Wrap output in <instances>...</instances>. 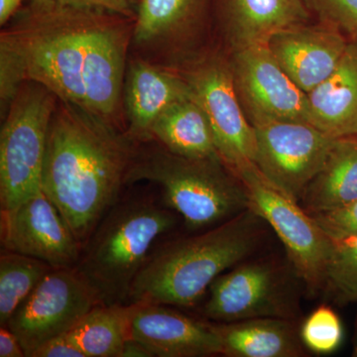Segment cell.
Segmentation results:
<instances>
[{
    "instance_id": "obj_18",
    "label": "cell",
    "mask_w": 357,
    "mask_h": 357,
    "mask_svg": "<svg viewBox=\"0 0 357 357\" xmlns=\"http://www.w3.org/2000/svg\"><path fill=\"white\" fill-rule=\"evenodd\" d=\"M309 121L332 138L357 136V40L331 76L307 93Z\"/></svg>"
},
{
    "instance_id": "obj_30",
    "label": "cell",
    "mask_w": 357,
    "mask_h": 357,
    "mask_svg": "<svg viewBox=\"0 0 357 357\" xmlns=\"http://www.w3.org/2000/svg\"><path fill=\"white\" fill-rule=\"evenodd\" d=\"M32 357H84V354L64 335L47 342Z\"/></svg>"
},
{
    "instance_id": "obj_21",
    "label": "cell",
    "mask_w": 357,
    "mask_h": 357,
    "mask_svg": "<svg viewBox=\"0 0 357 357\" xmlns=\"http://www.w3.org/2000/svg\"><path fill=\"white\" fill-rule=\"evenodd\" d=\"M151 136L178 156L220 159L210 122L195 96L170 105L155 122Z\"/></svg>"
},
{
    "instance_id": "obj_27",
    "label": "cell",
    "mask_w": 357,
    "mask_h": 357,
    "mask_svg": "<svg viewBox=\"0 0 357 357\" xmlns=\"http://www.w3.org/2000/svg\"><path fill=\"white\" fill-rule=\"evenodd\" d=\"M323 22L335 26L349 39L357 40V0H304Z\"/></svg>"
},
{
    "instance_id": "obj_29",
    "label": "cell",
    "mask_w": 357,
    "mask_h": 357,
    "mask_svg": "<svg viewBox=\"0 0 357 357\" xmlns=\"http://www.w3.org/2000/svg\"><path fill=\"white\" fill-rule=\"evenodd\" d=\"M45 1L55 2L63 6L103 9V10L121 14L126 17L135 20L136 13L133 7L138 0H45Z\"/></svg>"
},
{
    "instance_id": "obj_24",
    "label": "cell",
    "mask_w": 357,
    "mask_h": 357,
    "mask_svg": "<svg viewBox=\"0 0 357 357\" xmlns=\"http://www.w3.org/2000/svg\"><path fill=\"white\" fill-rule=\"evenodd\" d=\"M52 269L36 258L4 250L0 256V325L6 326L18 307Z\"/></svg>"
},
{
    "instance_id": "obj_33",
    "label": "cell",
    "mask_w": 357,
    "mask_h": 357,
    "mask_svg": "<svg viewBox=\"0 0 357 357\" xmlns=\"http://www.w3.org/2000/svg\"><path fill=\"white\" fill-rule=\"evenodd\" d=\"M121 357H153L144 345L132 337H128L124 344Z\"/></svg>"
},
{
    "instance_id": "obj_3",
    "label": "cell",
    "mask_w": 357,
    "mask_h": 357,
    "mask_svg": "<svg viewBox=\"0 0 357 357\" xmlns=\"http://www.w3.org/2000/svg\"><path fill=\"white\" fill-rule=\"evenodd\" d=\"M261 222L248 208L203 234L154 246L133 282L129 304L196 306L218 276L255 250Z\"/></svg>"
},
{
    "instance_id": "obj_28",
    "label": "cell",
    "mask_w": 357,
    "mask_h": 357,
    "mask_svg": "<svg viewBox=\"0 0 357 357\" xmlns=\"http://www.w3.org/2000/svg\"><path fill=\"white\" fill-rule=\"evenodd\" d=\"M312 215L331 241L357 236V199L342 208Z\"/></svg>"
},
{
    "instance_id": "obj_25",
    "label": "cell",
    "mask_w": 357,
    "mask_h": 357,
    "mask_svg": "<svg viewBox=\"0 0 357 357\" xmlns=\"http://www.w3.org/2000/svg\"><path fill=\"white\" fill-rule=\"evenodd\" d=\"M324 287L340 304H357V236L332 241Z\"/></svg>"
},
{
    "instance_id": "obj_6",
    "label": "cell",
    "mask_w": 357,
    "mask_h": 357,
    "mask_svg": "<svg viewBox=\"0 0 357 357\" xmlns=\"http://www.w3.org/2000/svg\"><path fill=\"white\" fill-rule=\"evenodd\" d=\"M41 84H23L0 132V204L13 211L42 190L47 139L57 100Z\"/></svg>"
},
{
    "instance_id": "obj_10",
    "label": "cell",
    "mask_w": 357,
    "mask_h": 357,
    "mask_svg": "<svg viewBox=\"0 0 357 357\" xmlns=\"http://www.w3.org/2000/svg\"><path fill=\"white\" fill-rule=\"evenodd\" d=\"M203 314L215 323L256 318L293 319L297 303L285 273L273 263H238L208 289Z\"/></svg>"
},
{
    "instance_id": "obj_22",
    "label": "cell",
    "mask_w": 357,
    "mask_h": 357,
    "mask_svg": "<svg viewBox=\"0 0 357 357\" xmlns=\"http://www.w3.org/2000/svg\"><path fill=\"white\" fill-rule=\"evenodd\" d=\"M206 4V0H139L132 41L154 50L177 43L198 24Z\"/></svg>"
},
{
    "instance_id": "obj_4",
    "label": "cell",
    "mask_w": 357,
    "mask_h": 357,
    "mask_svg": "<svg viewBox=\"0 0 357 357\" xmlns=\"http://www.w3.org/2000/svg\"><path fill=\"white\" fill-rule=\"evenodd\" d=\"M176 215L152 199H119L82 248L76 266L102 305L129 304L136 276Z\"/></svg>"
},
{
    "instance_id": "obj_8",
    "label": "cell",
    "mask_w": 357,
    "mask_h": 357,
    "mask_svg": "<svg viewBox=\"0 0 357 357\" xmlns=\"http://www.w3.org/2000/svg\"><path fill=\"white\" fill-rule=\"evenodd\" d=\"M182 76L208 117L225 166L234 173L255 164V129L237 95L229 60L218 54L204 56Z\"/></svg>"
},
{
    "instance_id": "obj_13",
    "label": "cell",
    "mask_w": 357,
    "mask_h": 357,
    "mask_svg": "<svg viewBox=\"0 0 357 357\" xmlns=\"http://www.w3.org/2000/svg\"><path fill=\"white\" fill-rule=\"evenodd\" d=\"M1 238L6 250L36 258L52 268L76 267L83 248L43 190L1 213Z\"/></svg>"
},
{
    "instance_id": "obj_7",
    "label": "cell",
    "mask_w": 357,
    "mask_h": 357,
    "mask_svg": "<svg viewBox=\"0 0 357 357\" xmlns=\"http://www.w3.org/2000/svg\"><path fill=\"white\" fill-rule=\"evenodd\" d=\"M243 183L248 208L276 232L294 271L312 293L324 287L332 241L299 202L277 189L255 164L234 173Z\"/></svg>"
},
{
    "instance_id": "obj_16",
    "label": "cell",
    "mask_w": 357,
    "mask_h": 357,
    "mask_svg": "<svg viewBox=\"0 0 357 357\" xmlns=\"http://www.w3.org/2000/svg\"><path fill=\"white\" fill-rule=\"evenodd\" d=\"M192 96L191 86L182 75L147 61H133L124 83L128 137L134 142L152 139V128L160 115L173 103Z\"/></svg>"
},
{
    "instance_id": "obj_1",
    "label": "cell",
    "mask_w": 357,
    "mask_h": 357,
    "mask_svg": "<svg viewBox=\"0 0 357 357\" xmlns=\"http://www.w3.org/2000/svg\"><path fill=\"white\" fill-rule=\"evenodd\" d=\"M134 18L32 0L0 35V79L41 84L61 102L117 128Z\"/></svg>"
},
{
    "instance_id": "obj_17",
    "label": "cell",
    "mask_w": 357,
    "mask_h": 357,
    "mask_svg": "<svg viewBox=\"0 0 357 357\" xmlns=\"http://www.w3.org/2000/svg\"><path fill=\"white\" fill-rule=\"evenodd\" d=\"M225 34L231 51L268 40L291 26L307 23L304 0H220Z\"/></svg>"
},
{
    "instance_id": "obj_19",
    "label": "cell",
    "mask_w": 357,
    "mask_h": 357,
    "mask_svg": "<svg viewBox=\"0 0 357 357\" xmlns=\"http://www.w3.org/2000/svg\"><path fill=\"white\" fill-rule=\"evenodd\" d=\"M222 354L227 357H301L306 356L300 330L293 319L256 318L213 323Z\"/></svg>"
},
{
    "instance_id": "obj_11",
    "label": "cell",
    "mask_w": 357,
    "mask_h": 357,
    "mask_svg": "<svg viewBox=\"0 0 357 357\" xmlns=\"http://www.w3.org/2000/svg\"><path fill=\"white\" fill-rule=\"evenodd\" d=\"M255 166L277 189L299 202L325 163L335 138L303 121L255 126Z\"/></svg>"
},
{
    "instance_id": "obj_32",
    "label": "cell",
    "mask_w": 357,
    "mask_h": 357,
    "mask_svg": "<svg viewBox=\"0 0 357 357\" xmlns=\"http://www.w3.org/2000/svg\"><path fill=\"white\" fill-rule=\"evenodd\" d=\"M24 0H0V24L6 25L11 17L20 13V7Z\"/></svg>"
},
{
    "instance_id": "obj_2",
    "label": "cell",
    "mask_w": 357,
    "mask_h": 357,
    "mask_svg": "<svg viewBox=\"0 0 357 357\" xmlns=\"http://www.w3.org/2000/svg\"><path fill=\"white\" fill-rule=\"evenodd\" d=\"M61 102L49 128L42 190L84 245L121 199L137 150L116 126Z\"/></svg>"
},
{
    "instance_id": "obj_15",
    "label": "cell",
    "mask_w": 357,
    "mask_h": 357,
    "mask_svg": "<svg viewBox=\"0 0 357 357\" xmlns=\"http://www.w3.org/2000/svg\"><path fill=\"white\" fill-rule=\"evenodd\" d=\"M129 337L157 357H204L222 354L213 324L202 323L170 306L131 304Z\"/></svg>"
},
{
    "instance_id": "obj_12",
    "label": "cell",
    "mask_w": 357,
    "mask_h": 357,
    "mask_svg": "<svg viewBox=\"0 0 357 357\" xmlns=\"http://www.w3.org/2000/svg\"><path fill=\"white\" fill-rule=\"evenodd\" d=\"M237 95L253 126L279 121L309 122V100L282 69L267 44L231 51L229 59Z\"/></svg>"
},
{
    "instance_id": "obj_14",
    "label": "cell",
    "mask_w": 357,
    "mask_h": 357,
    "mask_svg": "<svg viewBox=\"0 0 357 357\" xmlns=\"http://www.w3.org/2000/svg\"><path fill=\"white\" fill-rule=\"evenodd\" d=\"M349 44V38L335 26H291L275 33L268 48L282 69L304 93H311L335 70Z\"/></svg>"
},
{
    "instance_id": "obj_26",
    "label": "cell",
    "mask_w": 357,
    "mask_h": 357,
    "mask_svg": "<svg viewBox=\"0 0 357 357\" xmlns=\"http://www.w3.org/2000/svg\"><path fill=\"white\" fill-rule=\"evenodd\" d=\"M305 347L317 354L337 351L344 340L342 321L332 307L321 305L305 319L300 328Z\"/></svg>"
},
{
    "instance_id": "obj_23",
    "label": "cell",
    "mask_w": 357,
    "mask_h": 357,
    "mask_svg": "<svg viewBox=\"0 0 357 357\" xmlns=\"http://www.w3.org/2000/svg\"><path fill=\"white\" fill-rule=\"evenodd\" d=\"M131 304L98 305L89 311L68 337L84 357H121L129 337Z\"/></svg>"
},
{
    "instance_id": "obj_20",
    "label": "cell",
    "mask_w": 357,
    "mask_h": 357,
    "mask_svg": "<svg viewBox=\"0 0 357 357\" xmlns=\"http://www.w3.org/2000/svg\"><path fill=\"white\" fill-rule=\"evenodd\" d=\"M357 199V136L335 138L325 163L299 204L310 215L342 208Z\"/></svg>"
},
{
    "instance_id": "obj_9",
    "label": "cell",
    "mask_w": 357,
    "mask_h": 357,
    "mask_svg": "<svg viewBox=\"0 0 357 357\" xmlns=\"http://www.w3.org/2000/svg\"><path fill=\"white\" fill-rule=\"evenodd\" d=\"M102 305L98 294L74 268H52L7 323L25 356L67 335L89 311Z\"/></svg>"
},
{
    "instance_id": "obj_31",
    "label": "cell",
    "mask_w": 357,
    "mask_h": 357,
    "mask_svg": "<svg viewBox=\"0 0 357 357\" xmlns=\"http://www.w3.org/2000/svg\"><path fill=\"white\" fill-rule=\"evenodd\" d=\"M25 352L15 333L7 328H0V357H24Z\"/></svg>"
},
{
    "instance_id": "obj_5",
    "label": "cell",
    "mask_w": 357,
    "mask_h": 357,
    "mask_svg": "<svg viewBox=\"0 0 357 357\" xmlns=\"http://www.w3.org/2000/svg\"><path fill=\"white\" fill-rule=\"evenodd\" d=\"M147 181L161 189L164 204L188 229L215 227L248 208L243 183L220 159H192L160 146L136 151L126 184Z\"/></svg>"
}]
</instances>
